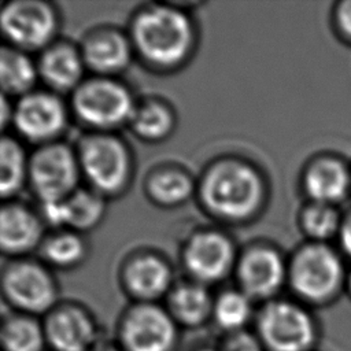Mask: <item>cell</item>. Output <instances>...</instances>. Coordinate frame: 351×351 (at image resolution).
I'll list each match as a JSON object with an SVG mask.
<instances>
[{
    "mask_svg": "<svg viewBox=\"0 0 351 351\" xmlns=\"http://www.w3.org/2000/svg\"><path fill=\"white\" fill-rule=\"evenodd\" d=\"M130 40L147 63L169 69L186 59L193 44V27L181 10L156 4L134 16Z\"/></svg>",
    "mask_w": 351,
    "mask_h": 351,
    "instance_id": "1",
    "label": "cell"
},
{
    "mask_svg": "<svg viewBox=\"0 0 351 351\" xmlns=\"http://www.w3.org/2000/svg\"><path fill=\"white\" fill-rule=\"evenodd\" d=\"M129 122L140 137L159 140L169 134L174 121L171 111L163 103L148 100L134 107Z\"/></svg>",
    "mask_w": 351,
    "mask_h": 351,
    "instance_id": "26",
    "label": "cell"
},
{
    "mask_svg": "<svg viewBox=\"0 0 351 351\" xmlns=\"http://www.w3.org/2000/svg\"><path fill=\"white\" fill-rule=\"evenodd\" d=\"M0 191L5 199L22 188L27 178L29 159L15 138L4 136L0 141Z\"/></svg>",
    "mask_w": 351,
    "mask_h": 351,
    "instance_id": "25",
    "label": "cell"
},
{
    "mask_svg": "<svg viewBox=\"0 0 351 351\" xmlns=\"http://www.w3.org/2000/svg\"><path fill=\"white\" fill-rule=\"evenodd\" d=\"M85 255V244L74 232H59L43 243V256L55 266L77 265Z\"/></svg>",
    "mask_w": 351,
    "mask_h": 351,
    "instance_id": "28",
    "label": "cell"
},
{
    "mask_svg": "<svg viewBox=\"0 0 351 351\" xmlns=\"http://www.w3.org/2000/svg\"><path fill=\"white\" fill-rule=\"evenodd\" d=\"M178 324L156 303H134L119 318L117 344L123 351H177Z\"/></svg>",
    "mask_w": 351,
    "mask_h": 351,
    "instance_id": "5",
    "label": "cell"
},
{
    "mask_svg": "<svg viewBox=\"0 0 351 351\" xmlns=\"http://www.w3.org/2000/svg\"><path fill=\"white\" fill-rule=\"evenodd\" d=\"M1 289L4 299L16 313L45 315L58 304L55 280L37 262L18 261L10 263L1 276Z\"/></svg>",
    "mask_w": 351,
    "mask_h": 351,
    "instance_id": "8",
    "label": "cell"
},
{
    "mask_svg": "<svg viewBox=\"0 0 351 351\" xmlns=\"http://www.w3.org/2000/svg\"><path fill=\"white\" fill-rule=\"evenodd\" d=\"M200 196L204 206L217 217L243 221L262 204L263 182L251 165L237 159H222L204 173Z\"/></svg>",
    "mask_w": 351,
    "mask_h": 351,
    "instance_id": "2",
    "label": "cell"
},
{
    "mask_svg": "<svg viewBox=\"0 0 351 351\" xmlns=\"http://www.w3.org/2000/svg\"><path fill=\"white\" fill-rule=\"evenodd\" d=\"M66 119L64 104L48 90H32L21 96L12 107L11 117L19 136L41 145L53 143L64 129Z\"/></svg>",
    "mask_w": 351,
    "mask_h": 351,
    "instance_id": "11",
    "label": "cell"
},
{
    "mask_svg": "<svg viewBox=\"0 0 351 351\" xmlns=\"http://www.w3.org/2000/svg\"><path fill=\"white\" fill-rule=\"evenodd\" d=\"M214 299L203 284H180L170 291L167 310L178 326L197 328L213 318Z\"/></svg>",
    "mask_w": 351,
    "mask_h": 351,
    "instance_id": "20",
    "label": "cell"
},
{
    "mask_svg": "<svg viewBox=\"0 0 351 351\" xmlns=\"http://www.w3.org/2000/svg\"><path fill=\"white\" fill-rule=\"evenodd\" d=\"M350 289H351V278H350Z\"/></svg>",
    "mask_w": 351,
    "mask_h": 351,
    "instance_id": "35",
    "label": "cell"
},
{
    "mask_svg": "<svg viewBox=\"0 0 351 351\" xmlns=\"http://www.w3.org/2000/svg\"><path fill=\"white\" fill-rule=\"evenodd\" d=\"M337 19L341 30L351 37V0L340 4L337 11Z\"/></svg>",
    "mask_w": 351,
    "mask_h": 351,
    "instance_id": "31",
    "label": "cell"
},
{
    "mask_svg": "<svg viewBox=\"0 0 351 351\" xmlns=\"http://www.w3.org/2000/svg\"><path fill=\"white\" fill-rule=\"evenodd\" d=\"M350 178L346 167L336 162L324 159L313 163L304 176V188L315 203L329 204L341 199L348 189Z\"/></svg>",
    "mask_w": 351,
    "mask_h": 351,
    "instance_id": "21",
    "label": "cell"
},
{
    "mask_svg": "<svg viewBox=\"0 0 351 351\" xmlns=\"http://www.w3.org/2000/svg\"><path fill=\"white\" fill-rule=\"evenodd\" d=\"M195 351H219L218 348H211V347H202V348H197Z\"/></svg>",
    "mask_w": 351,
    "mask_h": 351,
    "instance_id": "34",
    "label": "cell"
},
{
    "mask_svg": "<svg viewBox=\"0 0 351 351\" xmlns=\"http://www.w3.org/2000/svg\"><path fill=\"white\" fill-rule=\"evenodd\" d=\"M104 211V203L95 191L77 189L62 202L43 203L45 221L52 225H67L73 229H89L99 222Z\"/></svg>",
    "mask_w": 351,
    "mask_h": 351,
    "instance_id": "18",
    "label": "cell"
},
{
    "mask_svg": "<svg viewBox=\"0 0 351 351\" xmlns=\"http://www.w3.org/2000/svg\"><path fill=\"white\" fill-rule=\"evenodd\" d=\"M339 215L329 204L314 203L307 207L303 214V226L306 232L318 240L333 236L339 229Z\"/></svg>",
    "mask_w": 351,
    "mask_h": 351,
    "instance_id": "29",
    "label": "cell"
},
{
    "mask_svg": "<svg viewBox=\"0 0 351 351\" xmlns=\"http://www.w3.org/2000/svg\"><path fill=\"white\" fill-rule=\"evenodd\" d=\"M193 189L192 180L184 171L166 169L155 173L148 181L151 197L165 206H173L188 199Z\"/></svg>",
    "mask_w": 351,
    "mask_h": 351,
    "instance_id": "27",
    "label": "cell"
},
{
    "mask_svg": "<svg viewBox=\"0 0 351 351\" xmlns=\"http://www.w3.org/2000/svg\"><path fill=\"white\" fill-rule=\"evenodd\" d=\"M123 285L136 303H155L170 287L171 273L165 261L152 254L133 258L123 270Z\"/></svg>",
    "mask_w": 351,
    "mask_h": 351,
    "instance_id": "15",
    "label": "cell"
},
{
    "mask_svg": "<svg viewBox=\"0 0 351 351\" xmlns=\"http://www.w3.org/2000/svg\"><path fill=\"white\" fill-rule=\"evenodd\" d=\"M340 237H341L343 248L351 256V215L341 223V226H340Z\"/></svg>",
    "mask_w": 351,
    "mask_h": 351,
    "instance_id": "32",
    "label": "cell"
},
{
    "mask_svg": "<svg viewBox=\"0 0 351 351\" xmlns=\"http://www.w3.org/2000/svg\"><path fill=\"white\" fill-rule=\"evenodd\" d=\"M252 318V299L243 291H225L214 300L213 319L225 333L247 329Z\"/></svg>",
    "mask_w": 351,
    "mask_h": 351,
    "instance_id": "24",
    "label": "cell"
},
{
    "mask_svg": "<svg viewBox=\"0 0 351 351\" xmlns=\"http://www.w3.org/2000/svg\"><path fill=\"white\" fill-rule=\"evenodd\" d=\"M0 343L3 351H44L48 347L43 321L16 311L3 318Z\"/></svg>",
    "mask_w": 351,
    "mask_h": 351,
    "instance_id": "22",
    "label": "cell"
},
{
    "mask_svg": "<svg viewBox=\"0 0 351 351\" xmlns=\"http://www.w3.org/2000/svg\"><path fill=\"white\" fill-rule=\"evenodd\" d=\"M80 170L97 193L121 191L130 173L126 147L115 136L99 133L86 136L78 147Z\"/></svg>",
    "mask_w": 351,
    "mask_h": 351,
    "instance_id": "6",
    "label": "cell"
},
{
    "mask_svg": "<svg viewBox=\"0 0 351 351\" xmlns=\"http://www.w3.org/2000/svg\"><path fill=\"white\" fill-rule=\"evenodd\" d=\"M92 351H123L117 341H106V340H100L95 348Z\"/></svg>",
    "mask_w": 351,
    "mask_h": 351,
    "instance_id": "33",
    "label": "cell"
},
{
    "mask_svg": "<svg viewBox=\"0 0 351 351\" xmlns=\"http://www.w3.org/2000/svg\"><path fill=\"white\" fill-rule=\"evenodd\" d=\"M343 267L337 255L322 244L302 248L292 259L288 277L292 289L311 302L330 298L339 288Z\"/></svg>",
    "mask_w": 351,
    "mask_h": 351,
    "instance_id": "9",
    "label": "cell"
},
{
    "mask_svg": "<svg viewBox=\"0 0 351 351\" xmlns=\"http://www.w3.org/2000/svg\"><path fill=\"white\" fill-rule=\"evenodd\" d=\"M47 344L52 351H92L101 340L88 308L77 303H60L43 319Z\"/></svg>",
    "mask_w": 351,
    "mask_h": 351,
    "instance_id": "12",
    "label": "cell"
},
{
    "mask_svg": "<svg viewBox=\"0 0 351 351\" xmlns=\"http://www.w3.org/2000/svg\"><path fill=\"white\" fill-rule=\"evenodd\" d=\"M81 55L86 67L107 77L128 66L132 56V43L118 30H99L85 38Z\"/></svg>",
    "mask_w": 351,
    "mask_h": 351,
    "instance_id": "16",
    "label": "cell"
},
{
    "mask_svg": "<svg viewBox=\"0 0 351 351\" xmlns=\"http://www.w3.org/2000/svg\"><path fill=\"white\" fill-rule=\"evenodd\" d=\"M255 333L265 351H308L315 341V326L310 314L299 304L273 299L259 310Z\"/></svg>",
    "mask_w": 351,
    "mask_h": 351,
    "instance_id": "4",
    "label": "cell"
},
{
    "mask_svg": "<svg viewBox=\"0 0 351 351\" xmlns=\"http://www.w3.org/2000/svg\"><path fill=\"white\" fill-rule=\"evenodd\" d=\"M53 8L40 0H14L0 14V27L12 48L34 51L47 48L56 32Z\"/></svg>",
    "mask_w": 351,
    "mask_h": 351,
    "instance_id": "10",
    "label": "cell"
},
{
    "mask_svg": "<svg viewBox=\"0 0 351 351\" xmlns=\"http://www.w3.org/2000/svg\"><path fill=\"white\" fill-rule=\"evenodd\" d=\"M80 171L77 155L53 141L40 145L30 156L27 180L41 203L62 202L77 191Z\"/></svg>",
    "mask_w": 351,
    "mask_h": 351,
    "instance_id": "7",
    "label": "cell"
},
{
    "mask_svg": "<svg viewBox=\"0 0 351 351\" xmlns=\"http://www.w3.org/2000/svg\"><path fill=\"white\" fill-rule=\"evenodd\" d=\"M40 219L25 206L8 203L0 213V247L5 254H23L41 239Z\"/></svg>",
    "mask_w": 351,
    "mask_h": 351,
    "instance_id": "19",
    "label": "cell"
},
{
    "mask_svg": "<svg viewBox=\"0 0 351 351\" xmlns=\"http://www.w3.org/2000/svg\"><path fill=\"white\" fill-rule=\"evenodd\" d=\"M38 77L37 64L16 48L3 47L0 52V84L5 95L23 96L33 90Z\"/></svg>",
    "mask_w": 351,
    "mask_h": 351,
    "instance_id": "23",
    "label": "cell"
},
{
    "mask_svg": "<svg viewBox=\"0 0 351 351\" xmlns=\"http://www.w3.org/2000/svg\"><path fill=\"white\" fill-rule=\"evenodd\" d=\"M287 276L285 265L277 251L267 247L248 250L237 265L240 291L252 300L274 296L282 287Z\"/></svg>",
    "mask_w": 351,
    "mask_h": 351,
    "instance_id": "14",
    "label": "cell"
},
{
    "mask_svg": "<svg viewBox=\"0 0 351 351\" xmlns=\"http://www.w3.org/2000/svg\"><path fill=\"white\" fill-rule=\"evenodd\" d=\"M234 259L232 241L215 230L195 233L184 250V265L199 284H211L222 280L230 270Z\"/></svg>",
    "mask_w": 351,
    "mask_h": 351,
    "instance_id": "13",
    "label": "cell"
},
{
    "mask_svg": "<svg viewBox=\"0 0 351 351\" xmlns=\"http://www.w3.org/2000/svg\"><path fill=\"white\" fill-rule=\"evenodd\" d=\"M84 67L81 51L66 43L48 45L37 63L38 77L51 89L59 92L75 89L82 82Z\"/></svg>",
    "mask_w": 351,
    "mask_h": 351,
    "instance_id": "17",
    "label": "cell"
},
{
    "mask_svg": "<svg viewBox=\"0 0 351 351\" xmlns=\"http://www.w3.org/2000/svg\"><path fill=\"white\" fill-rule=\"evenodd\" d=\"M219 351H265L262 341L255 332L241 329L232 333H225Z\"/></svg>",
    "mask_w": 351,
    "mask_h": 351,
    "instance_id": "30",
    "label": "cell"
},
{
    "mask_svg": "<svg viewBox=\"0 0 351 351\" xmlns=\"http://www.w3.org/2000/svg\"><path fill=\"white\" fill-rule=\"evenodd\" d=\"M71 107L85 125L107 130L130 121L136 106L125 85L100 75L82 81L74 89Z\"/></svg>",
    "mask_w": 351,
    "mask_h": 351,
    "instance_id": "3",
    "label": "cell"
}]
</instances>
